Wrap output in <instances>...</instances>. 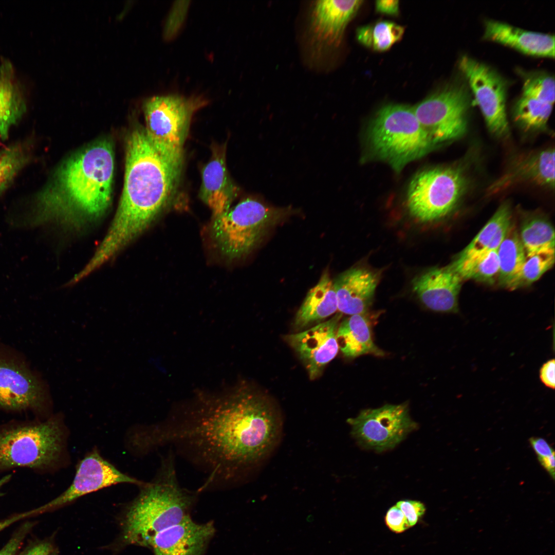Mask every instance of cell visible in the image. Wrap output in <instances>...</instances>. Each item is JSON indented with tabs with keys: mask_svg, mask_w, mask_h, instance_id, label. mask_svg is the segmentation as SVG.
<instances>
[{
	"mask_svg": "<svg viewBox=\"0 0 555 555\" xmlns=\"http://www.w3.org/2000/svg\"><path fill=\"white\" fill-rule=\"evenodd\" d=\"M181 415L143 433L147 448L177 444L206 466L211 482L229 481L266 457L280 440L281 416L255 391L236 388L197 398Z\"/></svg>",
	"mask_w": 555,
	"mask_h": 555,
	"instance_id": "obj_1",
	"label": "cell"
},
{
	"mask_svg": "<svg viewBox=\"0 0 555 555\" xmlns=\"http://www.w3.org/2000/svg\"><path fill=\"white\" fill-rule=\"evenodd\" d=\"M181 163L160 153L144 129L128 135L124 182L119 205L103 240L89 262L97 269L143 232L172 198Z\"/></svg>",
	"mask_w": 555,
	"mask_h": 555,
	"instance_id": "obj_2",
	"label": "cell"
},
{
	"mask_svg": "<svg viewBox=\"0 0 555 555\" xmlns=\"http://www.w3.org/2000/svg\"><path fill=\"white\" fill-rule=\"evenodd\" d=\"M114 170L111 143L101 140L89 145L58 168L17 226L58 221L78 227L99 218L110 202Z\"/></svg>",
	"mask_w": 555,
	"mask_h": 555,
	"instance_id": "obj_3",
	"label": "cell"
},
{
	"mask_svg": "<svg viewBox=\"0 0 555 555\" xmlns=\"http://www.w3.org/2000/svg\"><path fill=\"white\" fill-rule=\"evenodd\" d=\"M141 486L122 522V539L127 545L150 547L158 533L190 516L198 491L179 485L172 455L162 461L154 480Z\"/></svg>",
	"mask_w": 555,
	"mask_h": 555,
	"instance_id": "obj_4",
	"label": "cell"
},
{
	"mask_svg": "<svg viewBox=\"0 0 555 555\" xmlns=\"http://www.w3.org/2000/svg\"><path fill=\"white\" fill-rule=\"evenodd\" d=\"M368 140L374 155L397 172L436 146L413 107L398 104L386 105L378 110L371 123Z\"/></svg>",
	"mask_w": 555,
	"mask_h": 555,
	"instance_id": "obj_5",
	"label": "cell"
},
{
	"mask_svg": "<svg viewBox=\"0 0 555 555\" xmlns=\"http://www.w3.org/2000/svg\"><path fill=\"white\" fill-rule=\"evenodd\" d=\"M294 212L290 207H275L247 198L213 217L210 236L224 257L238 259L250 253L271 227Z\"/></svg>",
	"mask_w": 555,
	"mask_h": 555,
	"instance_id": "obj_6",
	"label": "cell"
},
{
	"mask_svg": "<svg viewBox=\"0 0 555 555\" xmlns=\"http://www.w3.org/2000/svg\"><path fill=\"white\" fill-rule=\"evenodd\" d=\"M63 434L59 416L1 427L0 472L18 467L42 470L53 466L62 451Z\"/></svg>",
	"mask_w": 555,
	"mask_h": 555,
	"instance_id": "obj_7",
	"label": "cell"
},
{
	"mask_svg": "<svg viewBox=\"0 0 555 555\" xmlns=\"http://www.w3.org/2000/svg\"><path fill=\"white\" fill-rule=\"evenodd\" d=\"M205 103L199 97L187 98L176 94L145 99L143 104L144 131L154 147L162 154L181 163L191 117Z\"/></svg>",
	"mask_w": 555,
	"mask_h": 555,
	"instance_id": "obj_8",
	"label": "cell"
},
{
	"mask_svg": "<svg viewBox=\"0 0 555 555\" xmlns=\"http://www.w3.org/2000/svg\"><path fill=\"white\" fill-rule=\"evenodd\" d=\"M466 187L458 168L439 166L417 173L409 183L406 206L410 214L421 222L439 219L456 206Z\"/></svg>",
	"mask_w": 555,
	"mask_h": 555,
	"instance_id": "obj_9",
	"label": "cell"
},
{
	"mask_svg": "<svg viewBox=\"0 0 555 555\" xmlns=\"http://www.w3.org/2000/svg\"><path fill=\"white\" fill-rule=\"evenodd\" d=\"M469 103L465 87L455 85L437 91L413 108L421 125L437 145L465 134Z\"/></svg>",
	"mask_w": 555,
	"mask_h": 555,
	"instance_id": "obj_10",
	"label": "cell"
},
{
	"mask_svg": "<svg viewBox=\"0 0 555 555\" xmlns=\"http://www.w3.org/2000/svg\"><path fill=\"white\" fill-rule=\"evenodd\" d=\"M347 421L361 445L379 452L394 448L417 427L406 403L365 409Z\"/></svg>",
	"mask_w": 555,
	"mask_h": 555,
	"instance_id": "obj_11",
	"label": "cell"
},
{
	"mask_svg": "<svg viewBox=\"0 0 555 555\" xmlns=\"http://www.w3.org/2000/svg\"><path fill=\"white\" fill-rule=\"evenodd\" d=\"M459 68L467 78L489 132L499 138L509 136L506 110V83L493 69L468 55Z\"/></svg>",
	"mask_w": 555,
	"mask_h": 555,
	"instance_id": "obj_12",
	"label": "cell"
},
{
	"mask_svg": "<svg viewBox=\"0 0 555 555\" xmlns=\"http://www.w3.org/2000/svg\"><path fill=\"white\" fill-rule=\"evenodd\" d=\"M120 483L140 486L144 484L122 473L97 452H92L79 462L69 487L55 498L33 510V514L55 509L84 495Z\"/></svg>",
	"mask_w": 555,
	"mask_h": 555,
	"instance_id": "obj_13",
	"label": "cell"
},
{
	"mask_svg": "<svg viewBox=\"0 0 555 555\" xmlns=\"http://www.w3.org/2000/svg\"><path fill=\"white\" fill-rule=\"evenodd\" d=\"M342 316L339 312L326 321L284 338L300 358L311 380L321 374L338 352L337 333Z\"/></svg>",
	"mask_w": 555,
	"mask_h": 555,
	"instance_id": "obj_14",
	"label": "cell"
},
{
	"mask_svg": "<svg viewBox=\"0 0 555 555\" xmlns=\"http://www.w3.org/2000/svg\"><path fill=\"white\" fill-rule=\"evenodd\" d=\"M47 386L25 367L0 360V407L46 411L50 404Z\"/></svg>",
	"mask_w": 555,
	"mask_h": 555,
	"instance_id": "obj_15",
	"label": "cell"
},
{
	"mask_svg": "<svg viewBox=\"0 0 555 555\" xmlns=\"http://www.w3.org/2000/svg\"><path fill=\"white\" fill-rule=\"evenodd\" d=\"M362 1L321 0L311 9L309 33L319 50L338 46L346 26L361 6Z\"/></svg>",
	"mask_w": 555,
	"mask_h": 555,
	"instance_id": "obj_16",
	"label": "cell"
},
{
	"mask_svg": "<svg viewBox=\"0 0 555 555\" xmlns=\"http://www.w3.org/2000/svg\"><path fill=\"white\" fill-rule=\"evenodd\" d=\"M462 279L449 266L433 268L415 277L412 288L429 309L442 313H457L458 295Z\"/></svg>",
	"mask_w": 555,
	"mask_h": 555,
	"instance_id": "obj_17",
	"label": "cell"
},
{
	"mask_svg": "<svg viewBox=\"0 0 555 555\" xmlns=\"http://www.w3.org/2000/svg\"><path fill=\"white\" fill-rule=\"evenodd\" d=\"M215 532L213 522L197 523L189 516L158 533L149 548L154 555H203Z\"/></svg>",
	"mask_w": 555,
	"mask_h": 555,
	"instance_id": "obj_18",
	"label": "cell"
},
{
	"mask_svg": "<svg viewBox=\"0 0 555 555\" xmlns=\"http://www.w3.org/2000/svg\"><path fill=\"white\" fill-rule=\"evenodd\" d=\"M530 182L553 189L554 150L549 147L519 156L506 172L489 187L488 193H496L516 184Z\"/></svg>",
	"mask_w": 555,
	"mask_h": 555,
	"instance_id": "obj_19",
	"label": "cell"
},
{
	"mask_svg": "<svg viewBox=\"0 0 555 555\" xmlns=\"http://www.w3.org/2000/svg\"><path fill=\"white\" fill-rule=\"evenodd\" d=\"M379 281L378 273L365 268L350 269L333 282L338 310L353 315L366 312Z\"/></svg>",
	"mask_w": 555,
	"mask_h": 555,
	"instance_id": "obj_20",
	"label": "cell"
},
{
	"mask_svg": "<svg viewBox=\"0 0 555 555\" xmlns=\"http://www.w3.org/2000/svg\"><path fill=\"white\" fill-rule=\"evenodd\" d=\"M238 191L227 168L225 147H213L212 157L202 172L201 199L214 217L230 208Z\"/></svg>",
	"mask_w": 555,
	"mask_h": 555,
	"instance_id": "obj_21",
	"label": "cell"
},
{
	"mask_svg": "<svg viewBox=\"0 0 555 555\" xmlns=\"http://www.w3.org/2000/svg\"><path fill=\"white\" fill-rule=\"evenodd\" d=\"M484 36L529 55L554 57L553 34L527 31L505 23L489 20L485 23Z\"/></svg>",
	"mask_w": 555,
	"mask_h": 555,
	"instance_id": "obj_22",
	"label": "cell"
},
{
	"mask_svg": "<svg viewBox=\"0 0 555 555\" xmlns=\"http://www.w3.org/2000/svg\"><path fill=\"white\" fill-rule=\"evenodd\" d=\"M27 110L26 101L12 63L0 62V137L8 139L11 128L19 122Z\"/></svg>",
	"mask_w": 555,
	"mask_h": 555,
	"instance_id": "obj_23",
	"label": "cell"
},
{
	"mask_svg": "<svg viewBox=\"0 0 555 555\" xmlns=\"http://www.w3.org/2000/svg\"><path fill=\"white\" fill-rule=\"evenodd\" d=\"M338 310L337 299L333 281L327 271L307 293L294 320L297 329L305 327L325 319Z\"/></svg>",
	"mask_w": 555,
	"mask_h": 555,
	"instance_id": "obj_24",
	"label": "cell"
},
{
	"mask_svg": "<svg viewBox=\"0 0 555 555\" xmlns=\"http://www.w3.org/2000/svg\"><path fill=\"white\" fill-rule=\"evenodd\" d=\"M339 349L347 358L366 355L383 356L384 352L374 343L367 312L351 315L340 323L337 333Z\"/></svg>",
	"mask_w": 555,
	"mask_h": 555,
	"instance_id": "obj_25",
	"label": "cell"
},
{
	"mask_svg": "<svg viewBox=\"0 0 555 555\" xmlns=\"http://www.w3.org/2000/svg\"><path fill=\"white\" fill-rule=\"evenodd\" d=\"M511 215L509 203H503L470 243L457 256L455 261L472 258L492 250L493 243L498 242L505 236L507 226L511 223Z\"/></svg>",
	"mask_w": 555,
	"mask_h": 555,
	"instance_id": "obj_26",
	"label": "cell"
},
{
	"mask_svg": "<svg viewBox=\"0 0 555 555\" xmlns=\"http://www.w3.org/2000/svg\"><path fill=\"white\" fill-rule=\"evenodd\" d=\"M501 286L507 287L521 269L527 255L519 234L511 224L507 234L497 249Z\"/></svg>",
	"mask_w": 555,
	"mask_h": 555,
	"instance_id": "obj_27",
	"label": "cell"
},
{
	"mask_svg": "<svg viewBox=\"0 0 555 555\" xmlns=\"http://www.w3.org/2000/svg\"><path fill=\"white\" fill-rule=\"evenodd\" d=\"M520 237L527 257L544 253L554 252V230L547 219L533 216L522 223Z\"/></svg>",
	"mask_w": 555,
	"mask_h": 555,
	"instance_id": "obj_28",
	"label": "cell"
},
{
	"mask_svg": "<svg viewBox=\"0 0 555 555\" xmlns=\"http://www.w3.org/2000/svg\"><path fill=\"white\" fill-rule=\"evenodd\" d=\"M449 266L462 280H473L489 284L498 279L499 260L497 249L488 251L470 259L454 261Z\"/></svg>",
	"mask_w": 555,
	"mask_h": 555,
	"instance_id": "obj_29",
	"label": "cell"
},
{
	"mask_svg": "<svg viewBox=\"0 0 555 555\" xmlns=\"http://www.w3.org/2000/svg\"><path fill=\"white\" fill-rule=\"evenodd\" d=\"M32 144L29 140L18 141L0 150V195L31 161Z\"/></svg>",
	"mask_w": 555,
	"mask_h": 555,
	"instance_id": "obj_30",
	"label": "cell"
},
{
	"mask_svg": "<svg viewBox=\"0 0 555 555\" xmlns=\"http://www.w3.org/2000/svg\"><path fill=\"white\" fill-rule=\"evenodd\" d=\"M552 109V104L522 95L514 104V121L523 129L544 131Z\"/></svg>",
	"mask_w": 555,
	"mask_h": 555,
	"instance_id": "obj_31",
	"label": "cell"
},
{
	"mask_svg": "<svg viewBox=\"0 0 555 555\" xmlns=\"http://www.w3.org/2000/svg\"><path fill=\"white\" fill-rule=\"evenodd\" d=\"M404 31L402 26L381 21L358 28L356 34L358 41L362 45L377 51H384L400 40Z\"/></svg>",
	"mask_w": 555,
	"mask_h": 555,
	"instance_id": "obj_32",
	"label": "cell"
},
{
	"mask_svg": "<svg viewBox=\"0 0 555 555\" xmlns=\"http://www.w3.org/2000/svg\"><path fill=\"white\" fill-rule=\"evenodd\" d=\"M554 263V252L535 254L526 257L521 269L507 286L515 290L532 284L549 270Z\"/></svg>",
	"mask_w": 555,
	"mask_h": 555,
	"instance_id": "obj_33",
	"label": "cell"
},
{
	"mask_svg": "<svg viewBox=\"0 0 555 555\" xmlns=\"http://www.w3.org/2000/svg\"><path fill=\"white\" fill-rule=\"evenodd\" d=\"M553 104L554 102V79L550 75L537 72L525 79L523 95Z\"/></svg>",
	"mask_w": 555,
	"mask_h": 555,
	"instance_id": "obj_34",
	"label": "cell"
},
{
	"mask_svg": "<svg viewBox=\"0 0 555 555\" xmlns=\"http://www.w3.org/2000/svg\"><path fill=\"white\" fill-rule=\"evenodd\" d=\"M396 505L401 510L405 517L410 527L415 525L425 513V507L420 501L414 500H402L398 501Z\"/></svg>",
	"mask_w": 555,
	"mask_h": 555,
	"instance_id": "obj_35",
	"label": "cell"
},
{
	"mask_svg": "<svg viewBox=\"0 0 555 555\" xmlns=\"http://www.w3.org/2000/svg\"><path fill=\"white\" fill-rule=\"evenodd\" d=\"M384 519L387 527L396 533H402L410 528L402 512L396 505L387 510Z\"/></svg>",
	"mask_w": 555,
	"mask_h": 555,
	"instance_id": "obj_36",
	"label": "cell"
},
{
	"mask_svg": "<svg viewBox=\"0 0 555 555\" xmlns=\"http://www.w3.org/2000/svg\"><path fill=\"white\" fill-rule=\"evenodd\" d=\"M32 525L30 523H26L22 525L0 550V555H15Z\"/></svg>",
	"mask_w": 555,
	"mask_h": 555,
	"instance_id": "obj_37",
	"label": "cell"
},
{
	"mask_svg": "<svg viewBox=\"0 0 555 555\" xmlns=\"http://www.w3.org/2000/svg\"><path fill=\"white\" fill-rule=\"evenodd\" d=\"M539 377L542 383L547 387L554 390L555 387V360L551 359L541 366Z\"/></svg>",
	"mask_w": 555,
	"mask_h": 555,
	"instance_id": "obj_38",
	"label": "cell"
},
{
	"mask_svg": "<svg viewBox=\"0 0 555 555\" xmlns=\"http://www.w3.org/2000/svg\"><path fill=\"white\" fill-rule=\"evenodd\" d=\"M529 442L538 458L549 456L554 453L550 444L543 438L532 437L529 439Z\"/></svg>",
	"mask_w": 555,
	"mask_h": 555,
	"instance_id": "obj_39",
	"label": "cell"
},
{
	"mask_svg": "<svg viewBox=\"0 0 555 555\" xmlns=\"http://www.w3.org/2000/svg\"><path fill=\"white\" fill-rule=\"evenodd\" d=\"M376 11L381 13L395 15L399 13V1L394 0L377 1Z\"/></svg>",
	"mask_w": 555,
	"mask_h": 555,
	"instance_id": "obj_40",
	"label": "cell"
},
{
	"mask_svg": "<svg viewBox=\"0 0 555 555\" xmlns=\"http://www.w3.org/2000/svg\"><path fill=\"white\" fill-rule=\"evenodd\" d=\"M52 550L49 542L38 543L29 548L22 555H50Z\"/></svg>",
	"mask_w": 555,
	"mask_h": 555,
	"instance_id": "obj_41",
	"label": "cell"
},
{
	"mask_svg": "<svg viewBox=\"0 0 555 555\" xmlns=\"http://www.w3.org/2000/svg\"><path fill=\"white\" fill-rule=\"evenodd\" d=\"M554 453L549 456L538 458L540 464L546 470L553 479L554 478Z\"/></svg>",
	"mask_w": 555,
	"mask_h": 555,
	"instance_id": "obj_42",
	"label": "cell"
},
{
	"mask_svg": "<svg viewBox=\"0 0 555 555\" xmlns=\"http://www.w3.org/2000/svg\"><path fill=\"white\" fill-rule=\"evenodd\" d=\"M30 515L29 512H25L17 515H15L11 518L6 519L3 521L0 522V531L3 529L11 525L15 521H17L22 518L27 516Z\"/></svg>",
	"mask_w": 555,
	"mask_h": 555,
	"instance_id": "obj_43",
	"label": "cell"
},
{
	"mask_svg": "<svg viewBox=\"0 0 555 555\" xmlns=\"http://www.w3.org/2000/svg\"><path fill=\"white\" fill-rule=\"evenodd\" d=\"M11 478V475L7 474L0 478V496L3 495V493L1 491L2 488L10 480Z\"/></svg>",
	"mask_w": 555,
	"mask_h": 555,
	"instance_id": "obj_44",
	"label": "cell"
}]
</instances>
